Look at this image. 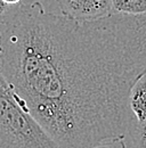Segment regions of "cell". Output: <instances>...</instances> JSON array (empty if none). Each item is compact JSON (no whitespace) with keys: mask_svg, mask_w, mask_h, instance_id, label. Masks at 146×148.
I'll list each match as a JSON object with an SVG mask.
<instances>
[{"mask_svg":"<svg viewBox=\"0 0 146 148\" xmlns=\"http://www.w3.org/2000/svg\"><path fill=\"white\" fill-rule=\"evenodd\" d=\"M0 70L57 147H126L146 72V15L89 22L19 5L0 23Z\"/></svg>","mask_w":146,"mask_h":148,"instance_id":"1","label":"cell"},{"mask_svg":"<svg viewBox=\"0 0 146 148\" xmlns=\"http://www.w3.org/2000/svg\"><path fill=\"white\" fill-rule=\"evenodd\" d=\"M56 147V143L21 105L0 70V148Z\"/></svg>","mask_w":146,"mask_h":148,"instance_id":"2","label":"cell"},{"mask_svg":"<svg viewBox=\"0 0 146 148\" xmlns=\"http://www.w3.org/2000/svg\"><path fill=\"white\" fill-rule=\"evenodd\" d=\"M63 15L78 22H89L113 14L112 0H57Z\"/></svg>","mask_w":146,"mask_h":148,"instance_id":"3","label":"cell"},{"mask_svg":"<svg viewBox=\"0 0 146 148\" xmlns=\"http://www.w3.org/2000/svg\"><path fill=\"white\" fill-rule=\"evenodd\" d=\"M129 107L136 122L146 119V72L135 81L130 89Z\"/></svg>","mask_w":146,"mask_h":148,"instance_id":"4","label":"cell"},{"mask_svg":"<svg viewBox=\"0 0 146 148\" xmlns=\"http://www.w3.org/2000/svg\"><path fill=\"white\" fill-rule=\"evenodd\" d=\"M113 13L125 15H146V0H112Z\"/></svg>","mask_w":146,"mask_h":148,"instance_id":"5","label":"cell"},{"mask_svg":"<svg viewBox=\"0 0 146 148\" xmlns=\"http://www.w3.org/2000/svg\"><path fill=\"white\" fill-rule=\"evenodd\" d=\"M127 146L146 148V119L142 122L134 121L126 143Z\"/></svg>","mask_w":146,"mask_h":148,"instance_id":"6","label":"cell"},{"mask_svg":"<svg viewBox=\"0 0 146 148\" xmlns=\"http://www.w3.org/2000/svg\"><path fill=\"white\" fill-rule=\"evenodd\" d=\"M13 10H14L13 6L8 5L5 0H0V23H2L7 18L12 14Z\"/></svg>","mask_w":146,"mask_h":148,"instance_id":"7","label":"cell"},{"mask_svg":"<svg viewBox=\"0 0 146 148\" xmlns=\"http://www.w3.org/2000/svg\"><path fill=\"white\" fill-rule=\"evenodd\" d=\"M8 5H10V6H16V5H18L19 2H22L23 0H5Z\"/></svg>","mask_w":146,"mask_h":148,"instance_id":"8","label":"cell"}]
</instances>
